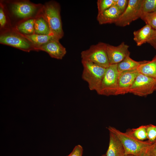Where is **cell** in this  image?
<instances>
[{
  "label": "cell",
  "mask_w": 156,
  "mask_h": 156,
  "mask_svg": "<svg viewBox=\"0 0 156 156\" xmlns=\"http://www.w3.org/2000/svg\"><path fill=\"white\" fill-rule=\"evenodd\" d=\"M107 129L109 131L114 133L118 138L124 147L126 155L140 156L146 152L152 144L148 140L141 141L136 138L131 133L129 129L123 132L110 126Z\"/></svg>",
  "instance_id": "6da1fadb"
},
{
  "label": "cell",
  "mask_w": 156,
  "mask_h": 156,
  "mask_svg": "<svg viewBox=\"0 0 156 156\" xmlns=\"http://www.w3.org/2000/svg\"><path fill=\"white\" fill-rule=\"evenodd\" d=\"M41 11L49 25L51 34L59 40L62 38L64 34L59 4L55 2L50 1L43 6Z\"/></svg>",
  "instance_id": "7a4b0ae2"
},
{
  "label": "cell",
  "mask_w": 156,
  "mask_h": 156,
  "mask_svg": "<svg viewBox=\"0 0 156 156\" xmlns=\"http://www.w3.org/2000/svg\"><path fill=\"white\" fill-rule=\"evenodd\" d=\"M81 63L83 67L82 79L88 83L90 90L97 92L100 88L106 68L84 60H82Z\"/></svg>",
  "instance_id": "3957f363"
},
{
  "label": "cell",
  "mask_w": 156,
  "mask_h": 156,
  "mask_svg": "<svg viewBox=\"0 0 156 156\" xmlns=\"http://www.w3.org/2000/svg\"><path fill=\"white\" fill-rule=\"evenodd\" d=\"M107 44L99 42L93 45L87 50L81 53L82 60L92 62L105 68H107L109 64L107 52Z\"/></svg>",
  "instance_id": "277c9868"
},
{
  "label": "cell",
  "mask_w": 156,
  "mask_h": 156,
  "mask_svg": "<svg viewBox=\"0 0 156 156\" xmlns=\"http://www.w3.org/2000/svg\"><path fill=\"white\" fill-rule=\"evenodd\" d=\"M117 64H110L106 68L101 86L97 93L106 96L116 95L119 72Z\"/></svg>",
  "instance_id": "5b68a950"
},
{
  "label": "cell",
  "mask_w": 156,
  "mask_h": 156,
  "mask_svg": "<svg viewBox=\"0 0 156 156\" xmlns=\"http://www.w3.org/2000/svg\"><path fill=\"white\" fill-rule=\"evenodd\" d=\"M0 43L26 52L35 50L32 43L16 30L8 31L2 34L0 36Z\"/></svg>",
  "instance_id": "8992f818"
},
{
  "label": "cell",
  "mask_w": 156,
  "mask_h": 156,
  "mask_svg": "<svg viewBox=\"0 0 156 156\" xmlns=\"http://www.w3.org/2000/svg\"><path fill=\"white\" fill-rule=\"evenodd\" d=\"M156 90V79L139 73L131 86L129 93L145 96Z\"/></svg>",
  "instance_id": "52a82bcc"
},
{
  "label": "cell",
  "mask_w": 156,
  "mask_h": 156,
  "mask_svg": "<svg viewBox=\"0 0 156 156\" xmlns=\"http://www.w3.org/2000/svg\"><path fill=\"white\" fill-rule=\"evenodd\" d=\"M142 0H129L125 12L114 23L117 26L124 27L139 18L141 14Z\"/></svg>",
  "instance_id": "ba28073f"
},
{
  "label": "cell",
  "mask_w": 156,
  "mask_h": 156,
  "mask_svg": "<svg viewBox=\"0 0 156 156\" xmlns=\"http://www.w3.org/2000/svg\"><path fill=\"white\" fill-rule=\"evenodd\" d=\"M10 10L17 18L28 19L33 16L38 10L39 6L27 1H15L11 3Z\"/></svg>",
  "instance_id": "9c48e42d"
},
{
  "label": "cell",
  "mask_w": 156,
  "mask_h": 156,
  "mask_svg": "<svg viewBox=\"0 0 156 156\" xmlns=\"http://www.w3.org/2000/svg\"><path fill=\"white\" fill-rule=\"evenodd\" d=\"M129 46L124 42L117 46L107 44V52L110 64H118L130 56Z\"/></svg>",
  "instance_id": "30bf717a"
},
{
  "label": "cell",
  "mask_w": 156,
  "mask_h": 156,
  "mask_svg": "<svg viewBox=\"0 0 156 156\" xmlns=\"http://www.w3.org/2000/svg\"><path fill=\"white\" fill-rule=\"evenodd\" d=\"M139 73L137 69L119 72L116 95L129 93Z\"/></svg>",
  "instance_id": "8fae6325"
},
{
  "label": "cell",
  "mask_w": 156,
  "mask_h": 156,
  "mask_svg": "<svg viewBox=\"0 0 156 156\" xmlns=\"http://www.w3.org/2000/svg\"><path fill=\"white\" fill-rule=\"evenodd\" d=\"M59 40L54 38L37 48V51L41 50L47 53L52 58L62 59L65 55V48L60 43Z\"/></svg>",
  "instance_id": "7c38bea8"
},
{
  "label": "cell",
  "mask_w": 156,
  "mask_h": 156,
  "mask_svg": "<svg viewBox=\"0 0 156 156\" xmlns=\"http://www.w3.org/2000/svg\"><path fill=\"white\" fill-rule=\"evenodd\" d=\"M121 14L114 5L102 12L98 14L97 19L101 25L115 23Z\"/></svg>",
  "instance_id": "4fadbf2b"
},
{
  "label": "cell",
  "mask_w": 156,
  "mask_h": 156,
  "mask_svg": "<svg viewBox=\"0 0 156 156\" xmlns=\"http://www.w3.org/2000/svg\"><path fill=\"white\" fill-rule=\"evenodd\" d=\"M109 132V142L106 156H125V150L121 142L114 133Z\"/></svg>",
  "instance_id": "5bb4252c"
},
{
  "label": "cell",
  "mask_w": 156,
  "mask_h": 156,
  "mask_svg": "<svg viewBox=\"0 0 156 156\" xmlns=\"http://www.w3.org/2000/svg\"><path fill=\"white\" fill-rule=\"evenodd\" d=\"M153 29L149 25L146 24L141 29L133 32V40L138 46H140L147 42L152 32Z\"/></svg>",
  "instance_id": "9a60e30c"
},
{
  "label": "cell",
  "mask_w": 156,
  "mask_h": 156,
  "mask_svg": "<svg viewBox=\"0 0 156 156\" xmlns=\"http://www.w3.org/2000/svg\"><path fill=\"white\" fill-rule=\"evenodd\" d=\"M139 73L156 79V55L151 61H146L138 68Z\"/></svg>",
  "instance_id": "2e32d148"
},
{
  "label": "cell",
  "mask_w": 156,
  "mask_h": 156,
  "mask_svg": "<svg viewBox=\"0 0 156 156\" xmlns=\"http://www.w3.org/2000/svg\"><path fill=\"white\" fill-rule=\"evenodd\" d=\"M34 34L41 35L51 34L49 25L42 14L35 18Z\"/></svg>",
  "instance_id": "e0dca14e"
},
{
  "label": "cell",
  "mask_w": 156,
  "mask_h": 156,
  "mask_svg": "<svg viewBox=\"0 0 156 156\" xmlns=\"http://www.w3.org/2000/svg\"><path fill=\"white\" fill-rule=\"evenodd\" d=\"M146 61H136L131 59L130 56H128L117 64V69L119 73L137 69L141 64L145 63Z\"/></svg>",
  "instance_id": "ac0fdd59"
},
{
  "label": "cell",
  "mask_w": 156,
  "mask_h": 156,
  "mask_svg": "<svg viewBox=\"0 0 156 156\" xmlns=\"http://www.w3.org/2000/svg\"><path fill=\"white\" fill-rule=\"evenodd\" d=\"M23 35L32 43L35 47L36 51H37V48L42 45L47 43L53 39L55 38L51 34L47 35L33 34Z\"/></svg>",
  "instance_id": "d6986e66"
},
{
  "label": "cell",
  "mask_w": 156,
  "mask_h": 156,
  "mask_svg": "<svg viewBox=\"0 0 156 156\" xmlns=\"http://www.w3.org/2000/svg\"><path fill=\"white\" fill-rule=\"evenodd\" d=\"M35 20V18H31L27 19L16 26V31L24 35L34 34Z\"/></svg>",
  "instance_id": "ffe728a7"
},
{
  "label": "cell",
  "mask_w": 156,
  "mask_h": 156,
  "mask_svg": "<svg viewBox=\"0 0 156 156\" xmlns=\"http://www.w3.org/2000/svg\"><path fill=\"white\" fill-rule=\"evenodd\" d=\"M140 18L153 29L156 30V12L142 13Z\"/></svg>",
  "instance_id": "44dd1931"
},
{
  "label": "cell",
  "mask_w": 156,
  "mask_h": 156,
  "mask_svg": "<svg viewBox=\"0 0 156 156\" xmlns=\"http://www.w3.org/2000/svg\"><path fill=\"white\" fill-rule=\"evenodd\" d=\"M129 129L133 135L138 139L144 141L147 139L146 125H142L136 128Z\"/></svg>",
  "instance_id": "7402d4cb"
},
{
  "label": "cell",
  "mask_w": 156,
  "mask_h": 156,
  "mask_svg": "<svg viewBox=\"0 0 156 156\" xmlns=\"http://www.w3.org/2000/svg\"><path fill=\"white\" fill-rule=\"evenodd\" d=\"M141 12L142 13L156 12V0H142Z\"/></svg>",
  "instance_id": "603a6c76"
},
{
  "label": "cell",
  "mask_w": 156,
  "mask_h": 156,
  "mask_svg": "<svg viewBox=\"0 0 156 156\" xmlns=\"http://www.w3.org/2000/svg\"><path fill=\"white\" fill-rule=\"evenodd\" d=\"M116 0H98L97 2L98 14H100L112 5H114Z\"/></svg>",
  "instance_id": "cb8c5ba5"
},
{
  "label": "cell",
  "mask_w": 156,
  "mask_h": 156,
  "mask_svg": "<svg viewBox=\"0 0 156 156\" xmlns=\"http://www.w3.org/2000/svg\"><path fill=\"white\" fill-rule=\"evenodd\" d=\"M146 126L147 139L153 143L156 140V126L151 124Z\"/></svg>",
  "instance_id": "d4e9b609"
},
{
  "label": "cell",
  "mask_w": 156,
  "mask_h": 156,
  "mask_svg": "<svg viewBox=\"0 0 156 156\" xmlns=\"http://www.w3.org/2000/svg\"><path fill=\"white\" fill-rule=\"evenodd\" d=\"M128 3V0H116L115 5L122 14L126 10Z\"/></svg>",
  "instance_id": "484cf974"
},
{
  "label": "cell",
  "mask_w": 156,
  "mask_h": 156,
  "mask_svg": "<svg viewBox=\"0 0 156 156\" xmlns=\"http://www.w3.org/2000/svg\"><path fill=\"white\" fill-rule=\"evenodd\" d=\"M83 148L81 146L78 144L76 146L71 153L67 156H82Z\"/></svg>",
  "instance_id": "4316f807"
},
{
  "label": "cell",
  "mask_w": 156,
  "mask_h": 156,
  "mask_svg": "<svg viewBox=\"0 0 156 156\" xmlns=\"http://www.w3.org/2000/svg\"><path fill=\"white\" fill-rule=\"evenodd\" d=\"M147 43L150 44L156 50V30L153 29Z\"/></svg>",
  "instance_id": "83f0119b"
},
{
  "label": "cell",
  "mask_w": 156,
  "mask_h": 156,
  "mask_svg": "<svg viewBox=\"0 0 156 156\" xmlns=\"http://www.w3.org/2000/svg\"><path fill=\"white\" fill-rule=\"evenodd\" d=\"M6 19L3 8L0 6V24L1 27H3L6 23Z\"/></svg>",
  "instance_id": "f1b7e54d"
},
{
  "label": "cell",
  "mask_w": 156,
  "mask_h": 156,
  "mask_svg": "<svg viewBox=\"0 0 156 156\" xmlns=\"http://www.w3.org/2000/svg\"><path fill=\"white\" fill-rule=\"evenodd\" d=\"M147 153L149 156H156V140L149 147Z\"/></svg>",
  "instance_id": "f546056e"
},
{
  "label": "cell",
  "mask_w": 156,
  "mask_h": 156,
  "mask_svg": "<svg viewBox=\"0 0 156 156\" xmlns=\"http://www.w3.org/2000/svg\"><path fill=\"white\" fill-rule=\"evenodd\" d=\"M140 156H149L148 154L147 153V151L146 152L144 153L141 154Z\"/></svg>",
  "instance_id": "4dcf8cb0"
},
{
  "label": "cell",
  "mask_w": 156,
  "mask_h": 156,
  "mask_svg": "<svg viewBox=\"0 0 156 156\" xmlns=\"http://www.w3.org/2000/svg\"><path fill=\"white\" fill-rule=\"evenodd\" d=\"M125 156H136L135 155H131V154H127Z\"/></svg>",
  "instance_id": "1f68e13d"
},
{
  "label": "cell",
  "mask_w": 156,
  "mask_h": 156,
  "mask_svg": "<svg viewBox=\"0 0 156 156\" xmlns=\"http://www.w3.org/2000/svg\"><path fill=\"white\" fill-rule=\"evenodd\" d=\"M101 156H106V154H103Z\"/></svg>",
  "instance_id": "d6a6232c"
}]
</instances>
